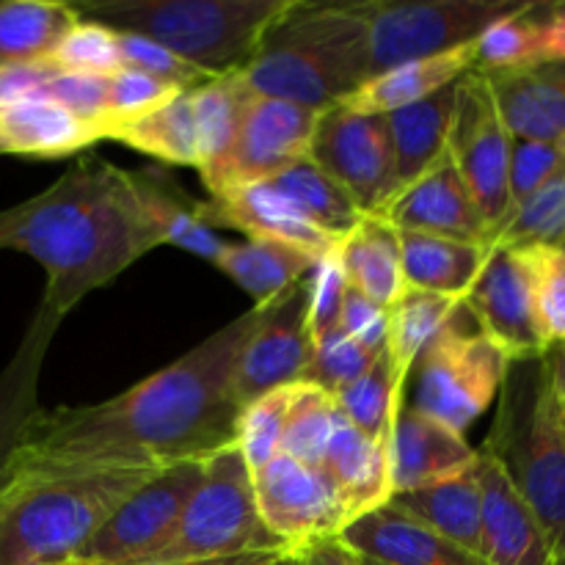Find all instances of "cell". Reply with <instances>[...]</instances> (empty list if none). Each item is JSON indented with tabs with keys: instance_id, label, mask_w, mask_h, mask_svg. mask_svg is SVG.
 Wrapping results in <instances>:
<instances>
[{
	"instance_id": "obj_39",
	"label": "cell",
	"mask_w": 565,
	"mask_h": 565,
	"mask_svg": "<svg viewBox=\"0 0 565 565\" xmlns=\"http://www.w3.org/2000/svg\"><path fill=\"white\" fill-rule=\"evenodd\" d=\"M406 384L392 364L390 351L375 359L373 367L334 395L342 417L370 439H386L390 425L403 403Z\"/></svg>"
},
{
	"instance_id": "obj_34",
	"label": "cell",
	"mask_w": 565,
	"mask_h": 565,
	"mask_svg": "<svg viewBox=\"0 0 565 565\" xmlns=\"http://www.w3.org/2000/svg\"><path fill=\"white\" fill-rule=\"evenodd\" d=\"M81 22L72 3L6 0L0 3V64L47 61L55 44Z\"/></svg>"
},
{
	"instance_id": "obj_56",
	"label": "cell",
	"mask_w": 565,
	"mask_h": 565,
	"mask_svg": "<svg viewBox=\"0 0 565 565\" xmlns=\"http://www.w3.org/2000/svg\"><path fill=\"white\" fill-rule=\"evenodd\" d=\"M546 359H550L552 379H555L557 395L565 401V345H552L546 348Z\"/></svg>"
},
{
	"instance_id": "obj_22",
	"label": "cell",
	"mask_w": 565,
	"mask_h": 565,
	"mask_svg": "<svg viewBox=\"0 0 565 565\" xmlns=\"http://www.w3.org/2000/svg\"><path fill=\"white\" fill-rule=\"evenodd\" d=\"M61 318L39 307L31 326L22 334L20 348L11 362L0 373V486L11 472V458L17 456L25 441L28 428L39 417V373H42L44 356L58 331Z\"/></svg>"
},
{
	"instance_id": "obj_49",
	"label": "cell",
	"mask_w": 565,
	"mask_h": 565,
	"mask_svg": "<svg viewBox=\"0 0 565 565\" xmlns=\"http://www.w3.org/2000/svg\"><path fill=\"white\" fill-rule=\"evenodd\" d=\"M44 97L64 105L70 114L92 125L105 138L108 119V75H88V72H58L50 75Z\"/></svg>"
},
{
	"instance_id": "obj_10",
	"label": "cell",
	"mask_w": 565,
	"mask_h": 565,
	"mask_svg": "<svg viewBox=\"0 0 565 565\" xmlns=\"http://www.w3.org/2000/svg\"><path fill=\"white\" fill-rule=\"evenodd\" d=\"M207 461V458H204ZM204 461L160 469L132 491L66 565H149L174 539L188 500L202 480Z\"/></svg>"
},
{
	"instance_id": "obj_40",
	"label": "cell",
	"mask_w": 565,
	"mask_h": 565,
	"mask_svg": "<svg viewBox=\"0 0 565 565\" xmlns=\"http://www.w3.org/2000/svg\"><path fill=\"white\" fill-rule=\"evenodd\" d=\"M342 423V412L334 395L309 384L292 386L290 414H287L285 436H281V452L296 461L320 467L323 452L334 436L337 425Z\"/></svg>"
},
{
	"instance_id": "obj_55",
	"label": "cell",
	"mask_w": 565,
	"mask_h": 565,
	"mask_svg": "<svg viewBox=\"0 0 565 565\" xmlns=\"http://www.w3.org/2000/svg\"><path fill=\"white\" fill-rule=\"evenodd\" d=\"M281 552H243V555H224V557H193V561H171V563H152V565H263L274 561Z\"/></svg>"
},
{
	"instance_id": "obj_16",
	"label": "cell",
	"mask_w": 565,
	"mask_h": 565,
	"mask_svg": "<svg viewBox=\"0 0 565 565\" xmlns=\"http://www.w3.org/2000/svg\"><path fill=\"white\" fill-rule=\"evenodd\" d=\"M478 329L508 353V359L546 351L535 312L533 274L524 248L494 243L478 281L463 298Z\"/></svg>"
},
{
	"instance_id": "obj_21",
	"label": "cell",
	"mask_w": 565,
	"mask_h": 565,
	"mask_svg": "<svg viewBox=\"0 0 565 565\" xmlns=\"http://www.w3.org/2000/svg\"><path fill=\"white\" fill-rule=\"evenodd\" d=\"M199 207H202L204 221L213 230L232 226V230L243 232L248 241H257V237L279 241L301 248L315 259L337 252V246H340V241L309 224L270 182L232 188L221 196H213L210 202H202Z\"/></svg>"
},
{
	"instance_id": "obj_11",
	"label": "cell",
	"mask_w": 565,
	"mask_h": 565,
	"mask_svg": "<svg viewBox=\"0 0 565 565\" xmlns=\"http://www.w3.org/2000/svg\"><path fill=\"white\" fill-rule=\"evenodd\" d=\"M511 143L513 136L497 108L489 77L480 70H469L456 83V110L447 152L467 182L491 237H497L513 210L508 191Z\"/></svg>"
},
{
	"instance_id": "obj_46",
	"label": "cell",
	"mask_w": 565,
	"mask_h": 565,
	"mask_svg": "<svg viewBox=\"0 0 565 565\" xmlns=\"http://www.w3.org/2000/svg\"><path fill=\"white\" fill-rule=\"evenodd\" d=\"M533 274L535 312L546 348L565 345V254L561 248H524Z\"/></svg>"
},
{
	"instance_id": "obj_5",
	"label": "cell",
	"mask_w": 565,
	"mask_h": 565,
	"mask_svg": "<svg viewBox=\"0 0 565 565\" xmlns=\"http://www.w3.org/2000/svg\"><path fill=\"white\" fill-rule=\"evenodd\" d=\"M480 450L494 458L513 489L533 508L552 555H561L565 550V414L546 351L508 362L494 423Z\"/></svg>"
},
{
	"instance_id": "obj_51",
	"label": "cell",
	"mask_w": 565,
	"mask_h": 565,
	"mask_svg": "<svg viewBox=\"0 0 565 565\" xmlns=\"http://www.w3.org/2000/svg\"><path fill=\"white\" fill-rule=\"evenodd\" d=\"M340 329L373 353H384L386 342H390V309L379 307V303L370 301L367 296H362V292L348 285Z\"/></svg>"
},
{
	"instance_id": "obj_37",
	"label": "cell",
	"mask_w": 565,
	"mask_h": 565,
	"mask_svg": "<svg viewBox=\"0 0 565 565\" xmlns=\"http://www.w3.org/2000/svg\"><path fill=\"white\" fill-rule=\"evenodd\" d=\"M108 138L171 166L199 163L196 127H193V110L188 92L171 99L163 108L141 116V119L114 127Z\"/></svg>"
},
{
	"instance_id": "obj_35",
	"label": "cell",
	"mask_w": 565,
	"mask_h": 565,
	"mask_svg": "<svg viewBox=\"0 0 565 565\" xmlns=\"http://www.w3.org/2000/svg\"><path fill=\"white\" fill-rule=\"evenodd\" d=\"M268 182L309 224L318 226L320 232H326L334 241L351 235L359 221L364 218V213L353 204V199L309 154Z\"/></svg>"
},
{
	"instance_id": "obj_9",
	"label": "cell",
	"mask_w": 565,
	"mask_h": 565,
	"mask_svg": "<svg viewBox=\"0 0 565 565\" xmlns=\"http://www.w3.org/2000/svg\"><path fill=\"white\" fill-rule=\"evenodd\" d=\"M527 0H364L370 72L450 53L475 44L494 22L516 14ZM370 75V77H373Z\"/></svg>"
},
{
	"instance_id": "obj_8",
	"label": "cell",
	"mask_w": 565,
	"mask_h": 565,
	"mask_svg": "<svg viewBox=\"0 0 565 565\" xmlns=\"http://www.w3.org/2000/svg\"><path fill=\"white\" fill-rule=\"evenodd\" d=\"M508 362V353L469 318L419 353L406 379L403 401L463 434L497 401Z\"/></svg>"
},
{
	"instance_id": "obj_54",
	"label": "cell",
	"mask_w": 565,
	"mask_h": 565,
	"mask_svg": "<svg viewBox=\"0 0 565 565\" xmlns=\"http://www.w3.org/2000/svg\"><path fill=\"white\" fill-rule=\"evenodd\" d=\"M298 565H359L356 555L348 552L337 539L320 541L309 550L298 552Z\"/></svg>"
},
{
	"instance_id": "obj_28",
	"label": "cell",
	"mask_w": 565,
	"mask_h": 565,
	"mask_svg": "<svg viewBox=\"0 0 565 565\" xmlns=\"http://www.w3.org/2000/svg\"><path fill=\"white\" fill-rule=\"evenodd\" d=\"M390 505L408 513L417 522L428 524L447 541L480 557V546H483V541H480V483L475 463L463 469L461 475H452L439 483L392 494Z\"/></svg>"
},
{
	"instance_id": "obj_30",
	"label": "cell",
	"mask_w": 565,
	"mask_h": 565,
	"mask_svg": "<svg viewBox=\"0 0 565 565\" xmlns=\"http://www.w3.org/2000/svg\"><path fill=\"white\" fill-rule=\"evenodd\" d=\"M248 94L252 92L243 83L241 72L210 77L202 86L188 92L193 110V127H196V169L202 174L204 185H210L218 177L221 166L230 158Z\"/></svg>"
},
{
	"instance_id": "obj_48",
	"label": "cell",
	"mask_w": 565,
	"mask_h": 565,
	"mask_svg": "<svg viewBox=\"0 0 565 565\" xmlns=\"http://www.w3.org/2000/svg\"><path fill=\"white\" fill-rule=\"evenodd\" d=\"M565 171V143L550 141H524L513 138L511 143V169H508V191H511V207L527 202L533 193L550 185L555 177ZM513 213V210H511Z\"/></svg>"
},
{
	"instance_id": "obj_13",
	"label": "cell",
	"mask_w": 565,
	"mask_h": 565,
	"mask_svg": "<svg viewBox=\"0 0 565 565\" xmlns=\"http://www.w3.org/2000/svg\"><path fill=\"white\" fill-rule=\"evenodd\" d=\"M254 497L268 533L296 555L348 527V513L329 478L285 452L254 472Z\"/></svg>"
},
{
	"instance_id": "obj_20",
	"label": "cell",
	"mask_w": 565,
	"mask_h": 565,
	"mask_svg": "<svg viewBox=\"0 0 565 565\" xmlns=\"http://www.w3.org/2000/svg\"><path fill=\"white\" fill-rule=\"evenodd\" d=\"M337 541L359 561L379 565H486L390 502L353 519Z\"/></svg>"
},
{
	"instance_id": "obj_50",
	"label": "cell",
	"mask_w": 565,
	"mask_h": 565,
	"mask_svg": "<svg viewBox=\"0 0 565 565\" xmlns=\"http://www.w3.org/2000/svg\"><path fill=\"white\" fill-rule=\"evenodd\" d=\"M345 292H348V279L337 252L320 257L307 276L309 329H312L315 340L340 329Z\"/></svg>"
},
{
	"instance_id": "obj_52",
	"label": "cell",
	"mask_w": 565,
	"mask_h": 565,
	"mask_svg": "<svg viewBox=\"0 0 565 565\" xmlns=\"http://www.w3.org/2000/svg\"><path fill=\"white\" fill-rule=\"evenodd\" d=\"M53 66L47 61H14V64H0V110L22 99L42 97L47 86Z\"/></svg>"
},
{
	"instance_id": "obj_45",
	"label": "cell",
	"mask_w": 565,
	"mask_h": 565,
	"mask_svg": "<svg viewBox=\"0 0 565 565\" xmlns=\"http://www.w3.org/2000/svg\"><path fill=\"white\" fill-rule=\"evenodd\" d=\"M185 94L182 88L169 86L152 75H143L138 70H125L119 66L108 75V119H105V138L114 127L136 121L152 110L163 108L171 99Z\"/></svg>"
},
{
	"instance_id": "obj_24",
	"label": "cell",
	"mask_w": 565,
	"mask_h": 565,
	"mask_svg": "<svg viewBox=\"0 0 565 565\" xmlns=\"http://www.w3.org/2000/svg\"><path fill=\"white\" fill-rule=\"evenodd\" d=\"M320 472L329 478L348 513V524L362 513L390 502V461L386 439H370L353 428L345 417L337 425L320 461Z\"/></svg>"
},
{
	"instance_id": "obj_47",
	"label": "cell",
	"mask_w": 565,
	"mask_h": 565,
	"mask_svg": "<svg viewBox=\"0 0 565 565\" xmlns=\"http://www.w3.org/2000/svg\"><path fill=\"white\" fill-rule=\"evenodd\" d=\"M116 42H119V64L125 70H138L143 75H152L158 81L169 83V86L182 88V92H193L204 81H210L207 72L188 64V61H182L180 55H174L163 44L152 42V39L116 31Z\"/></svg>"
},
{
	"instance_id": "obj_17",
	"label": "cell",
	"mask_w": 565,
	"mask_h": 565,
	"mask_svg": "<svg viewBox=\"0 0 565 565\" xmlns=\"http://www.w3.org/2000/svg\"><path fill=\"white\" fill-rule=\"evenodd\" d=\"M381 215L401 232H425V235L489 243V246L494 243L450 152L412 185L403 188Z\"/></svg>"
},
{
	"instance_id": "obj_53",
	"label": "cell",
	"mask_w": 565,
	"mask_h": 565,
	"mask_svg": "<svg viewBox=\"0 0 565 565\" xmlns=\"http://www.w3.org/2000/svg\"><path fill=\"white\" fill-rule=\"evenodd\" d=\"M565 61V3H550L544 20V64Z\"/></svg>"
},
{
	"instance_id": "obj_19",
	"label": "cell",
	"mask_w": 565,
	"mask_h": 565,
	"mask_svg": "<svg viewBox=\"0 0 565 565\" xmlns=\"http://www.w3.org/2000/svg\"><path fill=\"white\" fill-rule=\"evenodd\" d=\"M478 458V450L447 425L425 417L406 401L397 408L386 434L392 494L423 489L461 475Z\"/></svg>"
},
{
	"instance_id": "obj_38",
	"label": "cell",
	"mask_w": 565,
	"mask_h": 565,
	"mask_svg": "<svg viewBox=\"0 0 565 565\" xmlns=\"http://www.w3.org/2000/svg\"><path fill=\"white\" fill-rule=\"evenodd\" d=\"M550 3H524L516 14L494 22L475 42V70L486 75L497 72H530L544 64V20Z\"/></svg>"
},
{
	"instance_id": "obj_23",
	"label": "cell",
	"mask_w": 565,
	"mask_h": 565,
	"mask_svg": "<svg viewBox=\"0 0 565 565\" xmlns=\"http://www.w3.org/2000/svg\"><path fill=\"white\" fill-rule=\"evenodd\" d=\"M475 55H478V47L467 44V47H456L450 53L430 55V58L406 61V64H397L364 81L340 105L359 110V114L390 116L452 86L458 77L475 70Z\"/></svg>"
},
{
	"instance_id": "obj_43",
	"label": "cell",
	"mask_w": 565,
	"mask_h": 565,
	"mask_svg": "<svg viewBox=\"0 0 565 565\" xmlns=\"http://www.w3.org/2000/svg\"><path fill=\"white\" fill-rule=\"evenodd\" d=\"M379 356L381 353H373L362 342H356L345 331L337 329L315 340L312 359H309L307 370H303L301 384L318 386V390L329 392V395H337L348 384L362 379Z\"/></svg>"
},
{
	"instance_id": "obj_6",
	"label": "cell",
	"mask_w": 565,
	"mask_h": 565,
	"mask_svg": "<svg viewBox=\"0 0 565 565\" xmlns=\"http://www.w3.org/2000/svg\"><path fill=\"white\" fill-rule=\"evenodd\" d=\"M292 0H92L83 20L163 44L210 77L246 70L265 31Z\"/></svg>"
},
{
	"instance_id": "obj_63",
	"label": "cell",
	"mask_w": 565,
	"mask_h": 565,
	"mask_svg": "<svg viewBox=\"0 0 565 565\" xmlns=\"http://www.w3.org/2000/svg\"><path fill=\"white\" fill-rule=\"evenodd\" d=\"M0 154H3V149H0Z\"/></svg>"
},
{
	"instance_id": "obj_36",
	"label": "cell",
	"mask_w": 565,
	"mask_h": 565,
	"mask_svg": "<svg viewBox=\"0 0 565 565\" xmlns=\"http://www.w3.org/2000/svg\"><path fill=\"white\" fill-rule=\"evenodd\" d=\"M141 182V196L147 204L149 221L158 230L160 241L169 246L182 248L188 254L207 259V263H218L221 254L226 252L230 241L218 235V230L204 221L202 207L199 204L185 202L180 191L163 180H152L149 174H138Z\"/></svg>"
},
{
	"instance_id": "obj_44",
	"label": "cell",
	"mask_w": 565,
	"mask_h": 565,
	"mask_svg": "<svg viewBox=\"0 0 565 565\" xmlns=\"http://www.w3.org/2000/svg\"><path fill=\"white\" fill-rule=\"evenodd\" d=\"M47 64L58 72H88V75H110L119 70V42L114 28L103 22L83 20L55 44Z\"/></svg>"
},
{
	"instance_id": "obj_27",
	"label": "cell",
	"mask_w": 565,
	"mask_h": 565,
	"mask_svg": "<svg viewBox=\"0 0 565 565\" xmlns=\"http://www.w3.org/2000/svg\"><path fill=\"white\" fill-rule=\"evenodd\" d=\"M491 246L425 235V232H401L403 279L408 290L436 292L463 301L478 281Z\"/></svg>"
},
{
	"instance_id": "obj_26",
	"label": "cell",
	"mask_w": 565,
	"mask_h": 565,
	"mask_svg": "<svg viewBox=\"0 0 565 565\" xmlns=\"http://www.w3.org/2000/svg\"><path fill=\"white\" fill-rule=\"evenodd\" d=\"M337 257L348 285L379 307L392 309L408 290L403 279L401 230L384 215H364L356 230L340 241Z\"/></svg>"
},
{
	"instance_id": "obj_31",
	"label": "cell",
	"mask_w": 565,
	"mask_h": 565,
	"mask_svg": "<svg viewBox=\"0 0 565 565\" xmlns=\"http://www.w3.org/2000/svg\"><path fill=\"white\" fill-rule=\"evenodd\" d=\"M486 77L513 138L565 143V92L533 72H497Z\"/></svg>"
},
{
	"instance_id": "obj_25",
	"label": "cell",
	"mask_w": 565,
	"mask_h": 565,
	"mask_svg": "<svg viewBox=\"0 0 565 565\" xmlns=\"http://www.w3.org/2000/svg\"><path fill=\"white\" fill-rule=\"evenodd\" d=\"M92 125L50 97H31L0 110V149L20 158H64L99 141Z\"/></svg>"
},
{
	"instance_id": "obj_1",
	"label": "cell",
	"mask_w": 565,
	"mask_h": 565,
	"mask_svg": "<svg viewBox=\"0 0 565 565\" xmlns=\"http://www.w3.org/2000/svg\"><path fill=\"white\" fill-rule=\"evenodd\" d=\"M248 309L132 390L94 406L39 412L17 450L22 467L166 469L237 445L235 367L257 323Z\"/></svg>"
},
{
	"instance_id": "obj_41",
	"label": "cell",
	"mask_w": 565,
	"mask_h": 565,
	"mask_svg": "<svg viewBox=\"0 0 565 565\" xmlns=\"http://www.w3.org/2000/svg\"><path fill=\"white\" fill-rule=\"evenodd\" d=\"M565 241V171L513 207L494 243L511 248H557Z\"/></svg>"
},
{
	"instance_id": "obj_2",
	"label": "cell",
	"mask_w": 565,
	"mask_h": 565,
	"mask_svg": "<svg viewBox=\"0 0 565 565\" xmlns=\"http://www.w3.org/2000/svg\"><path fill=\"white\" fill-rule=\"evenodd\" d=\"M163 246L138 174L81 158L28 202L0 210V248L22 252L47 274L39 307L64 320L88 292Z\"/></svg>"
},
{
	"instance_id": "obj_57",
	"label": "cell",
	"mask_w": 565,
	"mask_h": 565,
	"mask_svg": "<svg viewBox=\"0 0 565 565\" xmlns=\"http://www.w3.org/2000/svg\"><path fill=\"white\" fill-rule=\"evenodd\" d=\"M533 75H539L541 81L552 83L555 88H561L565 92V61H552V64H541L535 66V70H530Z\"/></svg>"
},
{
	"instance_id": "obj_18",
	"label": "cell",
	"mask_w": 565,
	"mask_h": 565,
	"mask_svg": "<svg viewBox=\"0 0 565 565\" xmlns=\"http://www.w3.org/2000/svg\"><path fill=\"white\" fill-rule=\"evenodd\" d=\"M480 557L486 565H552L550 539L533 508L513 489L497 461L478 450Z\"/></svg>"
},
{
	"instance_id": "obj_12",
	"label": "cell",
	"mask_w": 565,
	"mask_h": 565,
	"mask_svg": "<svg viewBox=\"0 0 565 565\" xmlns=\"http://www.w3.org/2000/svg\"><path fill=\"white\" fill-rule=\"evenodd\" d=\"M309 158L353 199L364 215H381L401 193L386 116L359 114L340 103L320 110Z\"/></svg>"
},
{
	"instance_id": "obj_7",
	"label": "cell",
	"mask_w": 565,
	"mask_h": 565,
	"mask_svg": "<svg viewBox=\"0 0 565 565\" xmlns=\"http://www.w3.org/2000/svg\"><path fill=\"white\" fill-rule=\"evenodd\" d=\"M243 552L287 550L259 519L252 467L241 447L230 445L204 461L202 480L182 511L174 539L160 550L152 563L243 555Z\"/></svg>"
},
{
	"instance_id": "obj_15",
	"label": "cell",
	"mask_w": 565,
	"mask_h": 565,
	"mask_svg": "<svg viewBox=\"0 0 565 565\" xmlns=\"http://www.w3.org/2000/svg\"><path fill=\"white\" fill-rule=\"evenodd\" d=\"M257 309V323L235 367V395L241 406L268 392L301 384V375L315 351L307 279Z\"/></svg>"
},
{
	"instance_id": "obj_42",
	"label": "cell",
	"mask_w": 565,
	"mask_h": 565,
	"mask_svg": "<svg viewBox=\"0 0 565 565\" xmlns=\"http://www.w3.org/2000/svg\"><path fill=\"white\" fill-rule=\"evenodd\" d=\"M292 386L268 392L257 401L246 403L237 419V447L246 456L252 472L263 469L281 452V436H285L287 414H290Z\"/></svg>"
},
{
	"instance_id": "obj_58",
	"label": "cell",
	"mask_w": 565,
	"mask_h": 565,
	"mask_svg": "<svg viewBox=\"0 0 565 565\" xmlns=\"http://www.w3.org/2000/svg\"><path fill=\"white\" fill-rule=\"evenodd\" d=\"M263 565H298V555L296 552H281V555H276L274 561H268Z\"/></svg>"
},
{
	"instance_id": "obj_3",
	"label": "cell",
	"mask_w": 565,
	"mask_h": 565,
	"mask_svg": "<svg viewBox=\"0 0 565 565\" xmlns=\"http://www.w3.org/2000/svg\"><path fill=\"white\" fill-rule=\"evenodd\" d=\"M160 469L22 467L0 486V565H66Z\"/></svg>"
},
{
	"instance_id": "obj_60",
	"label": "cell",
	"mask_w": 565,
	"mask_h": 565,
	"mask_svg": "<svg viewBox=\"0 0 565 565\" xmlns=\"http://www.w3.org/2000/svg\"><path fill=\"white\" fill-rule=\"evenodd\" d=\"M359 561V557H356ZM359 565H379V563H370V561H359Z\"/></svg>"
},
{
	"instance_id": "obj_33",
	"label": "cell",
	"mask_w": 565,
	"mask_h": 565,
	"mask_svg": "<svg viewBox=\"0 0 565 565\" xmlns=\"http://www.w3.org/2000/svg\"><path fill=\"white\" fill-rule=\"evenodd\" d=\"M467 303L458 298L436 296V292L423 290H406L401 301L390 309V351L392 364H395L397 375L406 384L412 364L417 362L419 353L439 340L447 329L469 320Z\"/></svg>"
},
{
	"instance_id": "obj_4",
	"label": "cell",
	"mask_w": 565,
	"mask_h": 565,
	"mask_svg": "<svg viewBox=\"0 0 565 565\" xmlns=\"http://www.w3.org/2000/svg\"><path fill=\"white\" fill-rule=\"evenodd\" d=\"M370 75L367 28L359 6L301 0H292L276 17L241 72L252 94L312 110L342 103Z\"/></svg>"
},
{
	"instance_id": "obj_62",
	"label": "cell",
	"mask_w": 565,
	"mask_h": 565,
	"mask_svg": "<svg viewBox=\"0 0 565 565\" xmlns=\"http://www.w3.org/2000/svg\"><path fill=\"white\" fill-rule=\"evenodd\" d=\"M563 414H565V401H563Z\"/></svg>"
},
{
	"instance_id": "obj_32",
	"label": "cell",
	"mask_w": 565,
	"mask_h": 565,
	"mask_svg": "<svg viewBox=\"0 0 565 565\" xmlns=\"http://www.w3.org/2000/svg\"><path fill=\"white\" fill-rule=\"evenodd\" d=\"M315 263L318 259L309 257L301 248L257 237V241L230 243L215 268L237 281L254 298V307H265L307 279Z\"/></svg>"
},
{
	"instance_id": "obj_61",
	"label": "cell",
	"mask_w": 565,
	"mask_h": 565,
	"mask_svg": "<svg viewBox=\"0 0 565 565\" xmlns=\"http://www.w3.org/2000/svg\"><path fill=\"white\" fill-rule=\"evenodd\" d=\"M557 248H561V252L565 254V241H563V243H561V246H557Z\"/></svg>"
},
{
	"instance_id": "obj_59",
	"label": "cell",
	"mask_w": 565,
	"mask_h": 565,
	"mask_svg": "<svg viewBox=\"0 0 565 565\" xmlns=\"http://www.w3.org/2000/svg\"><path fill=\"white\" fill-rule=\"evenodd\" d=\"M552 565H565V550L561 552V555L555 557V561H552Z\"/></svg>"
},
{
	"instance_id": "obj_14",
	"label": "cell",
	"mask_w": 565,
	"mask_h": 565,
	"mask_svg": "<svg viewBox=\"0 0 565 565\" xmlns=\"http://www.w3.org/2000/svg\"><path fill=\"white\" fill-rule=\"evenodd\" d=\"M318 116L320 110L303 105L248 94L230 158L207 191L221 196L232 188L268 182L307 158Z\"/></svg>"
},
{
	"instance_id": "obj_29",
	"label": "cell",
	"mask_w": 565,
	"mask_h": 565,
	"mask_svg": "<svg viewBox=\"0 0 565 565\" xmlns=\"http://www.w3.org/2000/svg\"><path fill=\"white\" fill-rule=\"evenodd\" d=\"M456 83L423 103H414L386 116L401 191L447 154L452 110H456Z\"/></svg>"
}]
</instances>
